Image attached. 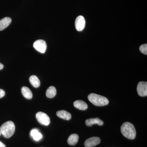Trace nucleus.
Instances as JSON below:
<instances>
[{
    "mask_svg": "<svg viewBox=\"0 0 147 147\" xmlns=\"http://www.w3.org/2000/svg\"><path fill=\"white\" fill-rule=\"evenodd\" d=\"M33 47L35 49L41 53H45L47 50V44L43 40H38L35 41L33 44Z\"/></svg>",
    "mask_w": 147,
    "mask_h": 147,
    "instance_id": "5",
    "label": "nucleus"
},
{
    "mask_svg": "<svg viewBox=\"0 0 147 147\" xmlns=\"http://www.w3.org/2000/svg\"><path fill=\"white\" fill-rule=\"evenodd\" d=\"M79 136L77 134H71L68 137L67 142L68 144L70 146H75L79 141Z\"/></svg>",
    "mask_w": 147,
    "mask_h": 147,
    "instance_id": "13",
    "label": "nucleus"
},
{
    "mask_svg": "<svg viewBox=\"0 0 147 147\" xmlns=\"http://www.w3.org/2000/svg\"><path fill=\"white\" fill-rule=\"evenodd\" d=\"M137 92L139 96H146L147 95V82H139L137 85Z\"/></svg>",
    "mask_w": 147,
    "mask_h": 147,
    "instance_id": "6",
    "label": "nucleus"
},
{
    "mask_svg": "<svg viewBox=\"0 0 147 147\" xmlns=\"http://www.w3.org/2000/svg\"><path fill=\"white\" fill-rule=\"evenodd\" d=\"M29 81L32 86L34 88H38L40 86V81L35 75H32L31 76L29 79Z\"/></svg>",
    "mask_w": 147,
    "mask_h": 147,
    "instance_id": "15",
    "label": "nucleus"
},
{
    "mask_svg": "<svg viewBox=\"0 0 147 147\" xmlns=\"http://www.w3.org/2000/svg\"><path fill=\"white\" fill-rule=\"evenodd\" d=\"M57 94V90L55 87L51 86L49 87L46 91V95L49 98H53L55 97Z\"/></svg>",
    "mask_w": 147,
    "mask_h": 147,
    "instance_id": "17",
    "label": "nucleus"
},
{
    "mask_svg": "<svg viewBox=\"0 0 147 147\" xmlns=\"http://www.w3.org/2000/svg\"><path fill=\"white\" fill-rule=\"evenodd\" d=\"M122 134L126 138L131 140L135 139L136 136V131L134 125L128 122L123 124L121 127Z\"/></svg>",
    "mask_w": 147,
    "mask_h": 147,
    "instance_id": "1",
    "label": "nucleus"
},
{
    "mask_svg": "<svg viewBox=\"0 0 147 147\" xmlns=\"http://www.w3.org/2000/svg\"><path fill=\"white\" fill-rule=\"evenodd\" d=\"M21 92L23 95L27 99H30L32 98L33 95L31 91L28 87H22Z\"/></svg>",
    "mask_w": 147,
    "mask_h": 147,
    "instance_id": "14",
    "label": "nucleus"
},
{
    "mask_svg": "<svg viewBox=\"0 0 147 147\" xmlns=\"http://www.w3.org/2000/svg\"><path fill=\"white\" fill-rule=\"evenodd\" d=\"M11 19L9 17H5L0 20V31H2L10 25Z\"/></svg>",
    "mask_w": 147,
    "mask_h": 147,
    "instance_id": "10",
    "label": "nucleus"
},
{
    "mask_svg": "<svg viewBox=\"0 0 147 147\" xmlns=\"http://www.w3.org/2000/svg\"><path fill=\"white\" fill-rule=\"evenodd\" d=\"M1 131H0V135H1Z\"/></svg>",
    "mask_w": 147,
    "mask_h": 147,
    "instance_id": "22",
    "label": "nucleus"
},
{
    "mask_svg": "<svg viewBox=\"0 0 147 147\" xmlns=\"http://www.w3.org/2000/svg\"><path fill=\"white\" fill-rule=\"evenodd\" d=\"M15 130V125L11 121H8L5 123L0 127L1 133L6 138L11 137L14 134Z\"/></svg>",
    "mask_w": 147,
    "mask_h": 147,
    "instance_id": "2",
    "label": "nucleus"
},
{
    "mask_svg": "<svg viewBox=\"0 0 147 147\" xmlns=\"http://www.w3.org/2000/svg\"><path fill=\"white\" fill-rule=\"evenodd\" d=\"M0 147H6L5 145L0 141Z\"/></svg>",
    "mask_w": 147,
    "mask_h": 147,
    "instance_id": "20",
    "label": "nucleus"
},
{
    "mask_svg": "<svg viewBox=\"0 0 147 147\" xmlns=\"http://www.w3.org/2000/svg\"><path fill=\"white\" fill-rule=\"evenodd\" d=\"M30 135L35 141H38L42 139V135L36 129H34L30 132Z\"/></svg>",
    "mask_w": 147,
    "mask_h": 147,
    "instance_id": "16",
    "label": "nucleus"
},
{
    "mask_svg": "<svg viewBox=\"0 0 147 147\" xmlns=\"http://www.w3.org/2000/svg\"><path fill=\"white\" fill-rule=\"evenodd\" d=\"M88 99L93 105L97 106H105L108 105L109 102L107 98L94 93L89 95Z\"/></svg>",
    "mask_w": 147,
    "mask_h": 147,
    "instance_id": "3",
    "label": "nucleus"
},
{
    "mask_svg": "<svg viewBox=\"0 0 147 147\" xmlns=\"http://www.w3.org/2000/svg\"><path fill=\"white\" fill-rule=\"evenodd\" d=\"M100 139L98 137H92L87 139L84 142V146L86 147H92L99 144Z\"/></svg>",
    "mask_w": 147,
    "mask_h": 147,
    "instance_id": "8",
    "label": "nucleus"
},
{
    "mask_svg": "<svg viewBox=\"0 0 147 147\" xmlns=\"http://www.w3.org/2000/svg\"><path fill=\"white\" fill-rule=\"evenodd\" d=\"M3 67L4 66L3 65V64H2L0 63V70L3 69Z\"/></svg>",
    "mask_w": 147,
    "mask_h": 147,
    "instance_id": "21",
    "label": "nucleus"
},
{
    "mask_svg": "<svg viewBox=\"0 0 147 147\" xmlns=\"http://www.w3.org/2000/svg\"><path fill=\"white\" fill-rule=\"evenodd\" d=\"M75 25L76 30L78 31H82L86 26V20L84 16H78L75 20Z\"/></svg>",
    "mask_w": 147,
    "mask_h": 147,
    "instance_id": "7",
    "label": "nucleus"
},
{
    "mask_svg": "<svg viewBox=\"0 0 147 147\" xmlns=\"http://www.w3.org/2000/svg\"><path fill=\"white\" fill-rule=\"evenodd\" d=\"M37 120L41 124L48 125L50 124V120L49 116L43 112H38L36 114Z\"/></svg>",
    "mask_w": 147,
    "mask_h": 147,
    "instance_id": "4",
    "label": "nucleus"
},
{
    "mask_svg": "<svg viewBox=\"0 0 147 147\" xmlns=\"http://www.w3.org/2000/svg\"><path fill=\"white\" fill-rule=\"evenodd\" d=\"M5 95V92L4 90L0 89V98L4 96Z\"/></svg>",
    "mask_w": 147,
    "mask_h": 147,
    "instance_id": "19",
    "label": "nucleus"
},
{
    "mask_svg": "<svg viewBox=\"0 0 147 147\" xmlns=\"http://www.w3.org/2000/svg\"><path fill=\"white\" fill-rule=\"evenodd\" d=\"M57 116L60 118L66 120H69L71 119V114L65 110H60L57 113Z\"/></svg>",
    "mask_w": 147,
    "mask_h": 147,
    "instance_id": "11",
    "label": "nucleus"
},
{
    "mask_svg": "<svg viewBox=\"0 0 147 147\" xmlns=\"http://www.w3.org/2000/svg\"><path fill=\"white\" fill-rule=\"evenodd\" d=\"M86 124L87 126L91 127L93 125L97 124L99 125H103V121L101 120L98 118H91L88 119L86 121Z\"/></svg>",
    "mask_w": 147,
    "mask_h": 147,
    "instance_id": "9",
    "label": "nucleus"
},
{
    "mask_svg": "<svg viewBox=\"0 0 147 147\" xmlns=\"http://www.w3.org/2000/svg\"><path fill=\"white\" fill-rule=\"evenodd\" d=\"M74 105L75 108L80 110H85L88 108L87 103L82 100H77L74 101Z\"/></svg>",
    "mask_w": 147,
    "mask_h": 147,
    "instance_id": "12",
    "label": "nucleus"
},
{
    "mask_svg": "<svg viewBox=\"0 0 147 147\" xmlns=\"http://www.w3.org/2000/svg\"><path fill=\"white\" fill-rule=\"evenodd\" d=\"M139 50L140 52L143 54L144 55H147V44H143L140 46L139 47Z\"/></svg>",
    "mask_w": 147,
    "mask_h": 147,
    "instance_id": "18",
    "label": "nucleus"
}]
</instances>
